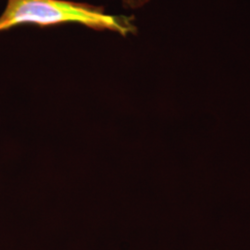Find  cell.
Masks as SVG:
<instances>
[{
	"instance_id": "cell-1",
	"label": "cell",
	"mask_w": 250,
	"mask_h": 250,
	"mask_svg": "<svg viewBox=\"0 0 250 250\" xmlns=\"http://www.w3.org/2000/svg\"><path fill=\"white\" fill-rule=\"evenodd\" d=\"M75 23L96 31L128 36L137 32L133 17L107 14L88 3L69 0H8L0 15V33L14 27L32 24L51 27Z\"/></svg>"
}]
</instances>
